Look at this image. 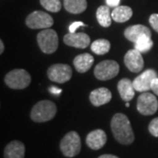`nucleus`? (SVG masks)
<instances>
[{
	"instance_id": "f257e3e1",
	"label": "nucleus",
	"mask_w": 158,
	"mask_h": 158,
	"mask_svg": "<svg viewBox=\"0 0 158 158\" xmlns=\"http://www.w3.org/2000/svg\"><path fill=\"white\" fill-rule=\"evenodd\" d=\"M111 128L115 140L123 145H129L135 141V135L128 118L123 113H116L111 120Z\"/></svg>"
},
{
	"instance_id": "f03ea898",
	"label": "nucleus",
	"mask_w": 158,
	"mask_h": 158,
	"mask_svg": "<svg viewBox=\"0 0 158 158\" xmlns=\"http://www.w3.org/2000/svg\"><path fill=\"white\" fill-rule=\"evenodd\" d=\"M56 106L54 102L49 100H41L33 107L30 117L34 122L42 123L51 120L56 116Z\"/></svg>"
},
{
	"instance_id": "7ed1b4c3",
	"label": "nucleus",
	"mask_w": 158,
	"mask_h": 158,
	"mask_svg": "<svg viewBox=\"0 0 158 158\" xmlns=\"http://www.w3.org/2000/svg\"><path fill=\"white\" fill-rule=\"evenodd\" d=\"M61 151L66 157H74L77 156L81 150V140L79 135L71 131L65 135L60 142Z\"/></svg>"
},
{
	"instance_id": "20e7f679",
	"label": "nucleus",
	"mask_w": 158,
	"mask_h": 158,
	"mask_svg": "<svg viewBox=\"0 0 158 158\" xmlns=\"http://www.w3.org/2000/svg\"><path fill=\"white\" fill-rule=\"evenodd\" d=\"M5 82L8 87L15 90L27 88L31 83L30 74L22 69H13L6 74Z\"/></svg>"
},
{
	"instance_id": "39448f33",
	"label": "nucleus",
	"mask_w": 158,
	"mask_h": 158,
	"mask_svg": "<svg viewBox=\"0 0 158 158\" xmlns=\"http://www.w3.org/2000/svg\"><path fill=\"white\" fill-rule=\"evenodd\" d=\"M37 42L40 48L45 54H52L58 48L59 40L56 32L53 29L47 28L40 31L37 35Z\"/></svg>"
},
{
	"instance_id": "423d86ee",
	"label": "nucleus",
	"mask_w": 158,
	"mask_h": 158,
	"mask_svg": "<svg viewBox=\"0 0 158 158\" xmlns=\"http://www.w3.org/2000/svg\"><path fill=\"white\" fill-rule=\"evenodd\" d=\"M119 71V65L113 60H106L100 62L94 69V75L101 81H106L115 77Z\"/></svg>"
},
{
	"instance_id": "0eeeda50",
	"label": "nucleus",
	"mask_w": 158,
	"mask_h": 158,
	"mask_svg": "<svg viewBox=\"0 0 158 158\" xmlns=\"http://www.w3.org/2000/svg\"><path fill=\"white\" fill-rule=\"evenodd\" d=\"M54 24V19L44 11H35L30 13L26 19V25L32 29H47Z\"/></svg>"
},
{
	"instance_id": "6e6552de",
	"label": "nucleus",
	"mask_w": 158,
	"mask_h": 158,
	"mask_svg": "<svg viewBox=\"0 0 158 158\" xmlns=\"http://www.w3.org/2000/svg\"><path fill=\"white\" fill-rule=\"evenodd\" d=\"M137 111L142 115H152L158 109V100L152 93L143 92L137 99Z\"/></svg>"
},
{
	"instance_id": "1a4fd4ad",
	"label": "nucleus",
	"mask_w": 158,
	"mask_h": 158,
	"mask_svg": "<svg viewBox=\"0 0 158 158\" xmlns=\"http://www.w3.org/2000/svg\"><path fill=\"white\" fill-rule=\"evenodd\" d=\"M48 77L51 81L63 84L70 80L72 77V69L67 64L57 63L50 66L48 69Z\"/></svg>"
},
{
	"instance_id": "9d476101",
	"label": "nucleus",
	"mask_w": 158,
	"mask_h": 158,
	"mask_svg": "<svg viewBox=\"0 0 158 158\" xmlns=\"http://www.w3.org/2000/svg\"><path fill=\"white\" fill-rule=\"evenodd\" d=\"M157 77L156 72L154 69H146L143 73L139 75L133 81L135 90L139 92H146L151 90V84L153 80Z\"/></svg>"
},
{
	"instance_id": "9b49d317",
	"label": "nucleus",
	"mask_w": 158,
	"mask_h": 158,
	"mask_svg": "<svg viewBox=\"0 0 158 158\" xmlns=\"http://www.w3.org/2000/svg\"><path fill=\"white\" fill-rule=\"evenodd\" d=\"M124 62L127 68L133 73L140 72L144 66V61L141 53L135 48L127 52L124 57Z\"/></svg>"
},
{
	"instance_id": "f8f14e48",
	"label": "nucleus",
	"mask_w": 158,
	"mask_h": 158,
	"mask_svg": "<svg viewBox=\"0 0 158 158\" xmlns=\"http://www.w3.org/2000/svg\"><path fill=\"white\" fill-rule=\"evenodd\" d=\"M63 41L66 45L77 48H85L90 45V36L85 33H69L64 35Z\"/></svg>"
},
{
	"instance_id": "ddd939ff",
	"label": "nucleus",
	"mask_w": 158,
	"mask_h": 158,
	"mask_svg": "<svg viewBox=\"0 0 158 158\" xmlns=\"http://www.w3.org/2000/svg\"><path fill=\"white\" fill-rule=\"evenodd\" d=\"M106 141H107L106 134L102 129L93 130L89 133L86 137L87 146L93 150H98L102 148L106 143Z\"/></svg>"
},
{
	"instance_id": "4468645a",
	"label": "nucleus",
	"mask_w": 158,
	"mask_h": 158,
	"mask_svg": "<svg viewBox=\"0 0 158 158\" xmlns=\"http://www.w3.org/2000/svg\"><path fill=\"white\" fill-rule=\"evenodd\" d=\"M112 99V93L107 88L102 87L92 90L90 94V101L94 106L106 105Z\"/></svg>"
},
{
	"instance_id": "2eb2a0df",
	"label": "nucleus",
	"mask_w": 158,
	"mask_h": 158,
	"mask_svg": "<svg viewBox=\"0 0 158 158\" xmlns=\"http://www.w3.org/2000/svg\"><path fill=\"white\" fill-rule=\"evenodd\" d=\"M124 35L128 40L135 43L137 40L141 38V36L148 35V36L151 37V31L146 26L134 25V26H131L125 30Z\"/></svg>"
},
{
	"instance_id": "dca6fc26",
	"label": "nucleus",
	"mask_w": 158,
	"mask_h": 158,
	"mask_svg": "<svg viewBox=\"0 0 158 158\" xmlns=\"http://www.w3.org/2000/svg\"><path fill=\"white\" fill-rule=\"evenodd\" d=\"M26 148L21 141H12L6 145L4 152L5 158H24Z\"/></svg>"
},
{
	"instance_id": "f3484780",
	"label": "nucleus",
	"mask_w": 158,
	"mask_h": 158,
	"mask_svg": "<svg viewBox=\"0 0 158 158\" xmlns=\"http://www.w3.org/2000/svg\"><path fill=\"white\" fill-rule=\"evenodd\" d=\"M93 62H94V58L88 53L78 55L73 60L75 69L79 73H85L86 71H88L92 66Z\"/></svg>"
},
{
	"instance_id": "a211bd4d",
	"label": "nucleus",
	"mask_w": 158,
	"mask_h": 158,
	"mask_svg": "<svg viewBox=\"0 0 158 158\" xmlns=\"http://www.w3.org/2000/svg\"><path fill=\"white\" fill-rule=\"evenodd\" d=\"M118 90L120 98L127 102H129L135 97V88L133 82L128 78H123L118 83Z\"/></svg>"
},
{
	"instance_id": "6ab92c4d",
	"label": "nucleus",
	"mask_w": 158,
	"mask_h": 158,
	"mask_svg": "<svg viewBox=\"0 0 158 158\" xmlns=\"http://www.w3.org/2000/svg\"><path fill=\"white\" fill-rule=\"evenodd\" d=\"M133 15L132 9L126 6H117L113 9L112 12V19L118 23H123L127 21Z\"/></svg>"
},
{
	"instance_id": "aec40b11",
	"label": "nucleus",
	"mask_w": 158,
	"mask_h": 158,
	"mask_svg": "<svg viewBox=\"0 0 158 158\" xmlns=\"http://www.w3.org/2000/svg\"><path fill=\"white\" fill-rule=\"evenodd\" d=\"M65 10L73 14H78L85 11L87 8L86 0H64Z\"/></svg>"
},
{
	"instance_id": "412c9836",
	"label": "nucleus",
	"mask_w": 158,
	"mask_h": 158,
	"mask_svg": "<svg viewBox=\"0 0 158 158\" xmlns=\"http://www.w3.org/2000/svg\"><path fill=\"white\" fill-rule=\"evenodd\" d=\"M97 19L103 27H109L112 24V14L109 6H101L98 8L96 12Z\"/></svg>"
},
{
	"instance_id": "4be33fe9",
	"label": "nucleus",
	"mask_w": 158,
	"mask_h": 158,
	"mask_svg": "<svg viewBox=\"0 0 158 158\" xmlns=\"http://www.w3.org/2000/svg\"><path fill=\"white\" fill-rule=\"evenodd\" d=\"M90 48L93 53L101 56V55H105L109 52L110 48H111V43L109 42V40L106 39L96 40L90 45Z\"/></svg>"
},
{
	"instance_id": "5701e85b",
	"label": "nucleus",
	"mask_w": 158,
	"mask_h": 158,
	"mask_svg": "<svg viewBox=\"0 0 158 158\" xmlns=\"http://www.w3.org/2000/svg\"><path fill=\"white\" fill-rule=\"evenodd\" d=\"M153 48V40L150 36L144 35L137 40L135 44V48L141 53H146Z\"/></svg>"
},
{
	"instance_id": "b1692460",
	"label": "nucleus",
	"mask_w": 158,
	"mask_h": 158,
	"mask_svg": "<svg viewBox=\"0 0 158 158\" xmlns=\"http://www.w3.org/2000/svg\"><path fill=\"white\" fill-rule=\"evenodd\" d=\"M40 2L46 10L52 12H58L62 8L60 0H40Z\"/></svg>"
},
{
	"instance_id": "393cba45",
	"label": "nucleus",
	"mask_w": 158,
	"mask_h": 158,
	"mask_svg": "<svg viewBox=\"0 0 158 158\" xmlns=\"http://www.w3.org/2000/svg\"><path fill=\"white\" fill-rule=\"evenodd\" d=\"M148 131L151 134V135L158 137V117L150 121L148 125Z\"/></svg>"
},
{
	"instance_id": "a878e982",
	"label": "nucleus",
	"mask_w": 158,
	"mask_h": 158,
	"mask_svg": "<svg viewBox=\"0 0 158 158\" xmlns=\"http://www.w3.org/2000/svg\"><path fill=\"white\" fill-rule=\"evenodd\" d=\"M149 24L151 25L152 28L158 33V14L157 13H154L151 14V16L149 17Z\"/></svg>"
},
{
	"instance_id": "bb28decb",
	"label": "nucleus",
	"mask_w": 158,
	"mask_h": 158,
	"mask_svg": "<svg viewBox=\"0 0 158 158\" xmlns=\"http://www.w3.org/2000/svg\"><path fill=\"white\" fill-rule=\"evenodd\" d=\"M80 27H85V23L81 22V21H77V22L72 23L69 27V33H76L77 29Z\"/></svg>"
},
{
	"instance_id": "cd10ccee",
	"label": "nucleus",
	"mask_w": 158,
	"mask_h": 158,
	"mask_svg": "<svg viewBox=\"0 0 158 158\" xmlns=\"http://www.w3.org/2000/svg\"><path fill=\"white\" fill-rule=\"evenodd\" d=\"M151 90H153V92L158 96V78H155L153 80L152 84H151Z\"/></svg>"
},
{
	"instance_id": "c85d7f7f",
	"label": "nucleus",
	"mask_w": 158,
	"mask_h": 158,
	"mask_svg": "<svg viewBox=\"0 0 158 158\" xmlns=\"http://www.w3.org/2000/svg\"><path fill=\"white\" fill-rule=\"evenodd\" d=\"M120 0H106V4L109 7H117L119 5Z\"/></svg>"
},
{
	"instance_id": "c756f323",
	"label": "nucleus",
	"mask_w": 158,
	"mask_h": 158,
	"mask_svg": "<svg viewBox=\"0 0 158 158\" xmlns=\"http://www.w3.org/2000/svg\"><path fill=\"white\" fill-rule=\"evenodd\" d=\"M49 91H50L52 94L59 95V94H61L62 90H61V89H59V88H57V87H56V86H51V87H49Z\"/></svg>"
},
{
	"instance_id": "7c9ffc66",
	"label": "nucleus",
	"mask_w": 158,
	"mask_h": 158,
	"mask_svg": "<svg viewBox=\"0 0 158 158\" xmlns=\"http://www.w3.org/2000/svg\"><path fill=\"white\" fill-rule=\"evenodd\" d=\"M98 158H118L116 156H113V155H109V154H106V155H102L99 157Z\"/></svg>"
},
{
	"instance_id": "2f4dec72",
	"label": "nucleus",
	"mask_w": 158,
	"mask_h": 158,
	"mask_svg": "<svg viewBox=\"0 0 158 158\" xmlns=\"http://www.w3.org/2000/svg\"><path fill=\"white\" fill-rule=\"evenodd\" d=\"M4 49H5L4 42H3V40H0V54H2V53L4 52Z\"/></svg>"
},
{
	"instance_id": "473e14b6",
	"label": "nucleus",
	"mask_w": 158,
	"mask_h": 158,
	"mask_svg": "<svg viewBox=\"0 0 158 158\" xmlns=\"http://www.w3.org/2000/svg\"><path fill=\"white\" fill-rule=\"evenodd\" d=\"M126 106H127V107H128V106H129V103H128V102H127V103H126Z\"/></svg>"
}]
</instances>
